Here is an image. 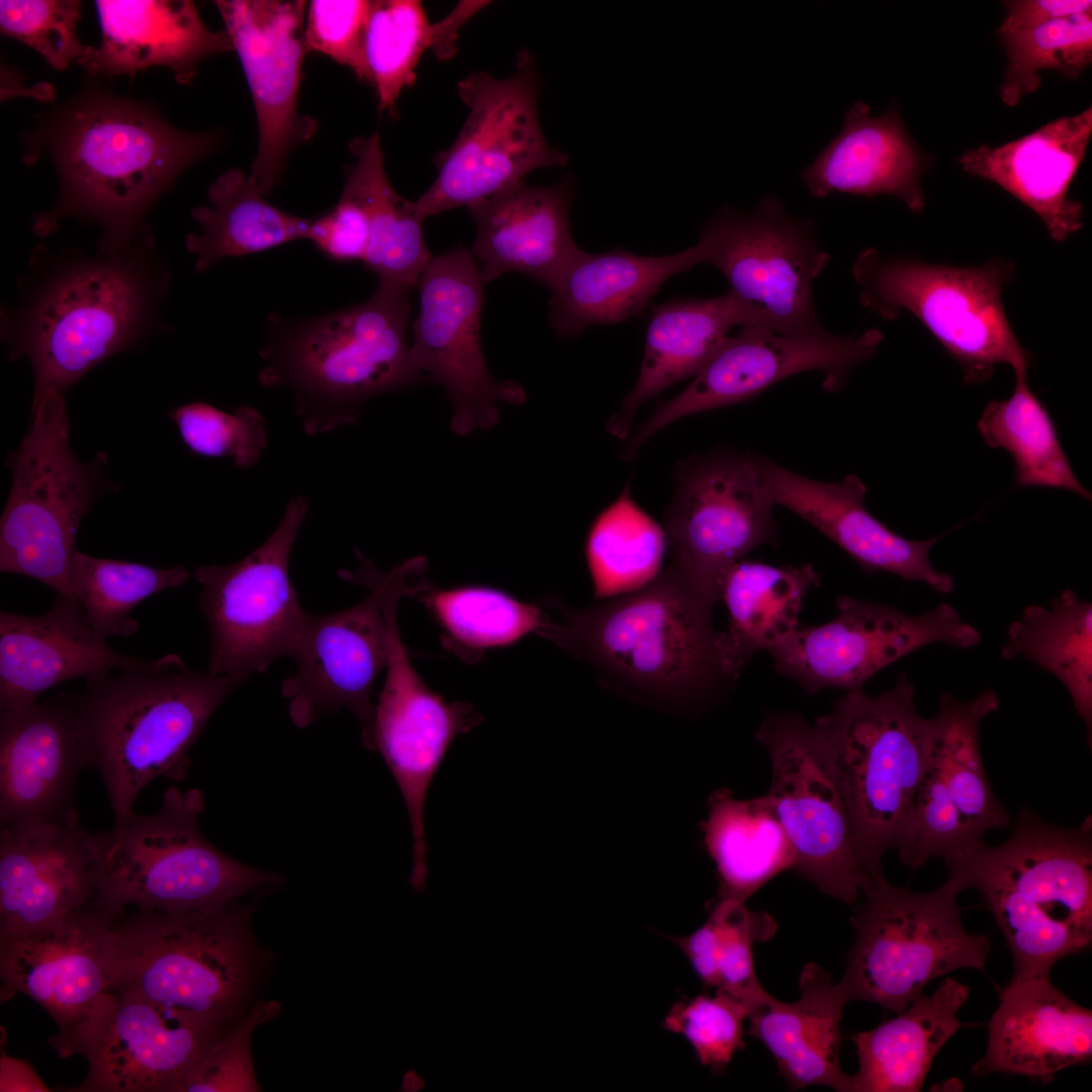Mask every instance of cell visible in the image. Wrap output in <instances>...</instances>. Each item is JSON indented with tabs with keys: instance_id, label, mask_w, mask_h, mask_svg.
<instances>
[{
	"instance_id": "1",
	"label": "cell",
	"mask_w": 1092,
	"mask_h": 1092,
	"mask_svg": "<svg viewBox=\"0 0 1092 1092\" xmlns=\"http://www.w3.org/2000/svg\"><path fill=\"white\" fill-rule=\"evenodd\" d=\"M215 144L213 134L173 127L147 103L87 88L26 135L23 161L46 152L60 181L58 203L34 231L46 236L78 215L101 225L104 249L127 247L152 204Z\"/></svg>"
},
{
	"instance_id": "2",
	"label": "cell",
	"mask_w": 1092,
	"mask_h": 1092,
	"mask_svg": "<svg viewBox=\"0 0 1092 1092\" xmlns=\"http://www.w3.org/2000/svg\"><path fill=\"white\" fill-rule=\"evenodd\" d=\"M948 877L976 890L1005 938L1013 980L1050 977L1092 945V820L1077 827L1018 812L1000 845L983 840L944 858Z\"/></svg>"
},
{
	"instance_id": "3",
	"label": "cell",
	"mask_w": 1092,
	"mask_h": 1092,
	"mask_svg": "<svg viewBox=\"0 0 1092 1092\" xmlns=\"http://www.w3.org/2000/svg\"><path fill=\"white\" fill-rule=\"evenodd\" d=\"M241 684L182 662L91 676L79 694L67 697L90 765L102 779L114 825L134 813L140 793L153 780L186 779L192 747Z\"/></svg>"
},
{
	"instance_id": "4",
	"label": "cell",
	"mask_w": 1092,
	"mask_h": 1092,
	"mask_svg": "<svg viewBox=\"0 0 1092 1092\" xmlns=\"http://www.w3.org/2000/svg\"><path fill=\"white\" fill-rule=\"evenodd\" d=\"M408 292L378 283L364 302L284 326L261 352L260 383L291 390L305 433L352 425L371 397L427 379L406 338Z\"/></svg>"
},
{
	"instance_id": "5",
	"label": "cell",
	"mask_w": 1092,
	"mask_h": 1092,
	"mask_svg": "<svg viewBox=\"0 0 1092 1092\" xmlns=\"http://www.w3.org/2000/svg\"><path fill=\"white\" fill-rule=\"evenodd\" d=\"M255 901L113 918L112 988L229 1029L247 1014L265 952L251 928Z\"/></svg>"
},
{
	"instance_id": "6",
	"label": "cell",
	"mask_w": 1092,
	"mask_h": 1092,
	"mask_svg": "<svg viewBox=\"0 0 1092 1092\" xmlns=\"http://www.w3.org/2000/svg\"><path fill=\"white\" fill-rule=\"evenodd\" d=\"M561 614L541 637L590 662L633 691L661 698L696 695L724 678L711 610L671 565L643 587L600 607L543 600Z\"/></svg>"
},
{
	"instance_id": "7",
	"label": "cell",
	"mask_w": 1092,
	"mask_h": 1092,
	"mask_svg": "<svg viewBox=\"0 0 1092 1092\" xmlns=\"http://www.w3.org/2000/svg\"><path fill=\"white\" fill-rule=\"evenodd\" d=\"M129 246L63 264L4 321L12 360L26 357L35 401L64 394L90 369L142 336L159 290Z\"/></svg>"
},
{
	"instance_id": "8",
	"label": "cell",
	"mask_w": 1092,
	"mask_h": 1092,
	"mask_svg": "<svg viewBox=\"0 0 1092 1092\" xmlns=\"http://www.w3.org/2000/svg\"><path fill=\"white\" fill-rule=\"evenodd\" d=\"M204 808L199 789L172 787L156 812L133 813L110 830L90 832L92 906L110 918L135 909L184 912L284 883L281 875L247 866L214 846L199 827Z\"/></svg>"
},
{
	"instance_id": "9",
	"label": "cell",
	"mask_w": 1092,
	"mask_h": 1092,
	"mask_svg": "<svg viewBox=\"0 0 1092 1092\" xmlns=\"http://www.w3.org/2000/svg\"><path fill=\"white\" fill-rule=\"evenodd\" d=\"M844 796L859 862L871 878L895 848L924 767L930 719L904 673L879 696L847 692L814 723Z\"/></svg>"
},
{
	"instance_id": "10",
	"label": "cell",
	"mask_w": 1092,
	"mask_h": 1092,
	"mask_svg": "<svg viewBox=\"0 0 1092 1092\" xmlns=\"http://www.w3.org/2000/svg\"><path fill=\"white\" fill-rule=\"evenodd\" d=\"M861 305L887 321L916 316L959 363L967 383L988 381L999 364L1027 373L1032 355L1018 341L1002 293L1015 265L993 258L976 267L931 264L913 257L859 252L852 265Z\"/></svg>"
},
{
	"instance_id": "11",
	"label": "cell",
	"mask_w": 1092,
	"mask_h": 1092,
	"mask_svg": "<svg viewBox=\"0 0 1092 1092\" xmlns=\"http://www.w3.org/2000/svg\"><path fill=\"white\" fill-rule=\"evenodd\" d=\"M964 890L952 877L915 892L878 876L849 919L855 938L838 982L848 1002L898 1013L936 978L965 968L983 972L991 941L965 928L958 903Z\"/></svg>"
},
{
	"instance_id": "12",
	"label": "cell",
	"mask_w": 1092,
	"mask_h": 1092,
	"mask_svg": "<svg viewBox=\"0 0 1092 1092\" xmlns=\"http://www.w3.org/2000/svg\"><path fill=\"white\" fill-rule=\"evenodd\" d=\"M69 436L64 394L32 401L27 433L6 461L12 484L0 522V571L33 578L78 604L73 589L77 531L107 482L102 456L81 462Z\"/></svg>"
},
{
	"instance_id": "13",
	"label": "cell",
	"mask_w": 1092,
	"mask_h": 1092,
	"mask_svg": "<svg viewBox=\"0 0 1092 1092\" xmlns=\"http://www.w3.org/2000/svg\"><path fill=\"white\" fill-rule=\"evenodd\" d=\"M457 87L470 112L453 145L438 155L435 182L415 202L423 220L468 208L522 182L533 170L563 167L568 161L541 129L538 76L528 52L519 54L510 77L474 72Z\"/></svg>"
},
{
	"instance_id": "14",
	"label": "cell",
	"mask_w": 1092,
	"mask_h": 1092,
	"mask_svg": "<svg viewBox=\"0 0 1092 1092\" xmlns=\"http://www.w3.org/2000/svg\"><path fill=\"white\" fill-rule=\"evenodd\" d=\"M308 507L306 496H294L275 531L248 556L194 569L210 633L206 672L244 682L292 655L307 613L291 584L289 559Z\"/></svg>"
},
{
	"instance_id": "15",
	"label": "cell",
	"mask_w": 1092,
	"mask_h": 1092,
	"mask_svg": "<svg viewBox=\"0 0 1092 1092\" xmlns=\"http://www.w3.org/2000/svg\"><path fill=\"white\" fill-rule=\"evenodd\" d=\"M697 247L702 264L716 267L766 329L790 336L828 332L813 286L831 257L813 220L792 216L777 196L763 197L750 212L724 207L705 224Z\"/></svg>"
},
{
	"instance_id": "16",
	"label": "cell",
	"mask_w": 1092,
	"mask_h": 1092,
	"mask_svg": "<svg viewBox=\"0 0 1092 1092\" xmlns=\"http://www.w3.org/2000/svg\"><path fill=\"white\" fill-rule=\"evenodd\" d=\"M755 738L769 756L765 795L793 845V870L824 894L855 903L878 876L859 862L848 808L816 727L798 714H770Z\"/></svg>"
},
{
	"instance_id": "17",
	"label": "cell",
	"mask_w": 1092,
	"mask_h": 1092,
	"mask_svg": "<svg viewBox=\"0 0 1092 1092\" xmlns=\"http://www.w3.org/2000/svg\"><path fill=\"white\" fill-rule=\"evenodd\" d=\"M999 707L992 690L968 702L940 696L924 767L895 845L906 866L917 869L932 857L944 858L982 841L991 829L1010 826V815L988 781L979 742L983 720Z\"/></svg>"
},
{
	"instance_id": "18",
	"label": "cell",
	"mask_w": 1092,
	"mask_h": 1092,
	"mask_svg": "<svg viewBox=\"0 0 1092 1092\" xmlns=\"http://www.w3.org/2000/svg\"><path fill=\"white\" fill-rule=\"evenodd\" d=\"M484 285L472 251L458 245L433 257L416 286L412 361L445 388L453 406L450 428L458 436L493 428L499 402L525 400L521 386L496 381L486 366L480 341Z\"/></svg>"
},
{
	"instance_id": "19",
	"label": "cell",
	"mask_w": 1092,
	"mask_h": 1092,
	"mask_svg": "<svg viewBox=\"0 0 1092 1092\" xmlns=\"http://www.w3.org/2000/svg\"><path fill=\"white\" fill-rule=\"evenodd\" d=\"M229 1029L112 988L69 1037L51 1045L61 1058L78 1054L88 1063L84 1081L66 1091L182 1092Z\"/></svg>"
},
{
	"instance_id": "20",
	"label": "cell",
	"mask_w": 1092,
	"mask_h": 1092,
	"mask_svg": "<svg viewBox=\"0 0 1092 1092\" xmlns=\"http://www.w3.org/2000/svg\"><path fill=\"white\" fill-rule=\"evenodd\" d=\"M761 456L718 453L680 472L665 519L672 566L710 607L728 570L751 550L778 540Z\"/></svg>"
},
{
	"instance_id": "21",
	"label": "cell",
	"mask_w": 1092,
	"mask_h": 1092,
	"mask_svg": "<svg viewBox=\"0 0 1092 1092\" xmlns=\"http://www.w3.org/2000/svg\"><path fill=\"white\" fill-rule=\"evenodd\" d=\"M836 607L833 620L798 627L768 651L778 672L809 695L829 688L861 690L884 667L930 644L971 648L981 641L979 630L944 603L921 615L847 596Z\"/></svg>"
},
{
	"instance_id": "22",
	"label": "cell",
	"mask_w": 1092,
	"mask_h": 1092,
	"mask_svg": "<svg viewBox=\"0 0 1092 1092\" xmlns=\"http://www.w3.org/2000/svg\"><path fill=\"white\" fill-rule=\"evenodd\" d=\"M884 339L877 329L859 336H790L761 327H742L727 337L690 385L660 404L621 450L625 461L655 433L684 417L749 400L777 382L821 371L823 388H842L853 369L871 359Z\"/></svg>"
},
{
	"instance_id": "23",
	"label": "cell",
	"mask_w": 1092,
	"mask_h": 1092,
	"mask_svg": "<svg viewBox=\"0 0 1092 1092\" xmlns=\"http://www.w3.org/2000/svg\"><path fill=\"white\" fill-rule=\"evenodd\" d=\"M387 627L386 676L362 740L381 755L402 796L413 837L408 884L422 893L429 877L424 811L430 786L454 739L482 718L472 705L448 702L425 682L400 639L396 614L388 615Z\"/></svg>"
},
{
	"instance_id": "24",
	"label": "cell",
	"mask_w": 1092,
	"mask_h": 1092,
	"mask_svg": "<svg viewBox=\"0 0 1092 1092\" xmlns=\"http://www.w3.org/2000/svg\"><path fill=\"white\" fill-rule=\"evenodd\" d=\"M253 97L258 149L249 174L265 196L291 151L310 141L316 122L297 111L307 4L303 0H217Z\"/></svg>"
},
{
	"instance_id": "25",
	"label": "cell",
	"mask_w": 1092,
	"mask_h": 1092,
	"mask_svg": "<svg viewBox=\"0 0 1092 1092\" xmlns=\"http://www.w3.org/2000/svg\"><path fill=\"white\" fill-rule=\"evenodd\" d=\"M113 919L92 905L41 926L0 933L1 1002L16 993L39 1004L69 1037L115 980Z\"/></svg>"
},
{
	"instance_id": "26",
	"label": "cell",
	"mask_w": 1092,
	"mask_h": 1092,
	"mask_svg": "<svg viewBox=\"0 0 1092 1092\" xmlns=\"http://www.w3.org/2000/svg\"><path fill=\"white\" fill-rule=\"evenodd\" d=\"M387 656V619L376 593L338 613H307L291 655L295 673L281 688L292 723L307 727L343 709L369 723L371 691Z\"/></svg>"
},
{
	"instance_id": "27",
	"label": "cell",
	"mask_w": 1092,
	"mask_h": 1092,
	"mask_svg": "<svg viewBox=\"0 0 1092 1092\" xmlns=\"http://www.w3.org/2000/svg\"><path fill=\"white\" fill-rule=\"evenodd\" d=\"M182 662L177 654L149 660L113 650L89 626L81 607L59 594L39 616L0 613L1 711L30 706L42 692L76 677Z\"/></svg>"
},
{
	"instance_id": "28",
	"label": "cell",
	"mask_w": 1092,
	"mask_h": 1092,
	"mask_svg": "<svg viewBox=\"0 0 1092 1092\" xmlns=\"http://www.w3.org/2000/svg\"><path fill=\"white\" fill-rule=\"evenodd\" d=\"M90 831L76 809L0 832V933L48 924L93 904Z\"/></svg>"
},
{
	"instance_id": "29",
	"label": "cell",
	"mask_w": 1092,
	"mask_h": 1092,
	"mask_svg": "<svg viewBox=\"0 0 1092 1092\" xmlns=\"http://www.w3.org/2000/svg\"><path fill=\"white\" fill-rule=\"evenodd\" d=\"M90 766L67 697L1 711V828L53 821L75 809L78 775Z\"/></svg>"
},
{
	"instance_id": "30",
	"label": "cell",
	"mask_w": 1092,
	"mask_h": 1092,
	"mask_svg": "<svg viewBox=\"0 0 1092 1092\" xmlns=\"http://www.w3.org/2000/svg\"><path fill=\"white\" fill-rule=\"evenodd\" d=\"M761 475L767 497L809 522L843 549L867 573L886 571L921 581L935 592L953 590V579L937 571L929 552L942 535L911 540L891 531L863 506L867 487L850 474L835 482L814 480L761 456Z\"/></svg>"
},
{
	"instance_id": "31",
	"label": "cell",
	"mask_w": 1092,
	"mask_h": 1092,
	"mask_svg": "<svg viewBox=\"0 0 1092 1092\" xmlns=\"http://www.w3.org/2000/svg\"><path fill=\"white\" fill-rule=\"evenodd\" d=\"M1092 1058V1012L1050 977L1011 979L988 1022L984 1056L972 1072L1021 1075L1052 1082L1062 1070Z\"/></svg>"
},
{
	"instance_id": "32",
	"label": "cell",
	"mask_w": 1092,
	"mask_h": 1092,
	"mask_svg": "<svg viewBox=\"0 0 1092 1092\" xmlns=\"http://www.w3.org/2000/svg\"><path fill=\"white\" fill-rule=\"evenodd\" d=\"M574 180L548 186L515 184L467 208L476 235L472 254L485 283L521 273L552 287L580 251L570 233Z\"/></svg>"
},
{
	"instance_id": "33",
	"label": "cell",
	"mask_w": 1092,
	"mask_h": 1092,
	"mask_svg": "<svg viewBox=\"0 0 1092 1092\" xmlns=\"http://www.w3.org/2000/svg\"><path fill=\"white\" fill-rule=\"evenodd\" d=\"M1092 132V108L1055 119L999 147L981 145L959 159L963 170L1012 194L1063 242L1082 225L1083 205L1068 198Z\"/></svg>"
},
{
	"instance_id": "34",
	"label": "cell",
	"mask_w": 1092,
	"mask_h": 1092,
	"mask_svg": "<svg viewBox=\"0 0 1092 1092\" xmlns=\"http://www.w3.org/2000/svg\"><path fill=\"white\" fill-rule=\"evenodd\" d=\"M102 41L77 61L92 75H133L152 66L190 84L197 64L234 51L226 30L212 31L188 0H97Z\"/></svg>"
},
{
	"instance_id": "35",
	"label": "cell",
	"mask_w": 1092,
	"mask_h": 1092,
	"mask_svg": "<svg viewBox=\"0 0 1092 1092\" xmlns=\"http://www.w3.org/2000/svg\"><path fill=\"white\" fill-rule=\"evenodd\" d=\"M928 161L906 130L895 103L874 116L870 106L858 101L845 113L841 130L803 170L801 178L817 198L832 193L886 194L919 213L925 206L921 176Z\"/></svg>"
},
{
	"instance_id": "36",
	"label": "cell",
	"mask_w": 1092,
	"mask_h": 1092,
	"mask_svg": "<svg viewBox=\"0 0 1092 1092\" xmlns=\"http://www.w3.org/2000/svg\"><path fill=\"white\" fill-rule=\"evenodd\" d=\"M800 997L781 1001L765 992L748 1006L747 1034L760 1040L793 1090L821 1085L851 1092V1077L839 1064L840 1021L847 997L837 982L814 963L799 978Z\"/></svg>"
},
{
	"instance_id": "37",
	"label": "cell",
	"mask_w": 1092,
	"mask_h": 1092,
	"mask_svg": "<svg viewBox=\"0 0 1092 1092\" xmlns=\"http://www.w3.org/2000/svg\"><path fill=\"white\" fill-rule=\"evenodd\" d=\"M735 326L765 328L758 312L730 290L716 297L674 299L655 305L639 376L609 419L608 432L626 440L643 402L678 381L695 377Z\"/></svg>"
},
{
	"instance_id": "38",
	"label": "cell",
	"mask_w": 1092,
	"mask_h": 1092,
	"mask_svg": "<svg viewBox=\"0 0 1092 1092\" xmlns=\"http://www.w3.org/2000/svg\"><path fill=\"white\" fill-rule=\"evenodd\" d=\"M699 264L697 245L666 256L636 255L621 248L599 254L580 250L550 288V327L568 339L592 326L626 321L640 313L670 277Z\"/></svg>"
},
{
	"instance_id": "39",
	"label": "cell",
	"mask_w": 1092,
	"mask_h": 1092,
	"mask_svg": "<svg viewBox=\"0 0 1092 1092\" xmlns=\"http://www.w3.org/2000/svg\"><path fill=\"white\" fill-rule=\"evenodd\" d=\"M970 987L945 978L929 996L923 993L891 1019L854 1032L858 1070L851 1092H917L943 1045L964 1024L958 1013Z\"/></svg>"
},
{
	"instance_id": "40",
	"label": "cell",
	"mask_w": 1092,
	"mask_h": 1092,
	"mask_svg": "<svg viewBox=\"0 0 1092 1092\" xmlns=\"http://www.w3.org/2000/svg\"><path fill=\"white\" fill-rule=\"evenodd\" d=\"M818 583L811 564L774 566L742 559L728 570L720 599L729 625L716 638L724 678H736L754 654L768 652L798 628L804 598Z\"/></svg>"
},
{
	"instance_id": "41",
	"label": "cell",
	"mask_w": 1092,
	"mask_h": 1092,
	"mask_svg": "<svg viewBox=\"0 0 1092 1092\" xmlns=\"http://www.w3.org/2000/svg\"><path fill=\"white\" fill-rule=\"evenodd\" d=\"M704 840L718 872L719 898L745 902L795 866L793 845L766 795L739 800L726 789L714 792Z\"/></svg>"
},
{
	"instance_id": "42",
	"label": "cell",
	"mask_w": 1092,
	"mask_h": 1092,
	"mask_svg": "<svg viewBox=\"0 0 1092 1092\" xmlns=\"http://www.w3.org/2000/svg\"><path fill=\"white\" fill-rule=\"evenodd\" d=\"M355 157L344 185L363 206L370 238L363 263L381 284L407 290L417 286L433 257L427 247L415 202L392 188L384 167L378 133L350 143Z\"/></svg>"
},
{
	"instance_id": "43",
	"label": "cell",
	"mask_w": 1092,
	"mask_h": 1092,
	"mask_svg": "<svg viewBox=\"0 0 1092 1092\" xmlns=\"http://www.w3.org/2000/svg\"><path fill=\"white\" fill-rule=\"evenodd\" d=\"M209 206L192 210L201 228L190 234L186 247L202 272L222 258L242 257L306 240L311 217L285 212L270 204L240 169L218 176L209 186Z\"/></svg>"
},
{
	"instance_id": "44",
	"label": "cell",
	"mask_w": 1092,
	"mask_h": 1092,
	"mask_svg": "<svg viewBox=\"0 0 1092 1092\" xmlns=\"http://www.w3.org/2000/svg\"><path fill=\"white\" fill-rule=\"evenodd\" d=\"M486 4L462 1L445 19L432 24L420 1H371L364 53L379 110H393L401 91L414 84L426 50L432 48L439 59L451 58L458 29Z\"/></svg>"
},
{
	"instance_id": "45",
	"label": "cell",
	"mask_w": 1092,
	"mask_h": 1092,
	"mask_svg": "<svg viewBox=\"0 0 1092 1092\" xmlns=\"http://www.w3.org/2000/svg\"><path fill=\"white\" fill-rule=\"evenodd\" d=\"M1004 659L1023 657L1053 673L1092 728V606L1066 589L1049 608L1027 606L1013 621L1001 649Z\"/></svg>"
},
{
	"instance_id": "46",
	"label": "cell",
	"mask_w": 1092,
	"mask_h": 1092,
	"mask_svg": "<svg viewBox=\"0 0 1092 1092\" xmlns=\"http://www.w3.org/2000/svg\"><path fill=\"white\" fill-rule=\"evenodd\" d=\"M985 444L1012 457L1017 487L1071 490L1090 502V491L1077 478L1061 445L1055 423L1027 384V373H1015L1012 394L990 401L977 424Z\"/></svg>"
},
{
	"instance_id": "47",
	"label": "cell",
	"mask_w": 1092,
	"mask_h": 1092,
	"mask_svg": "<svg viewBox=\"0 0 1092 1092\" xmlns=\"http://www.w3.org/2000/svg\"><path fill=\"white\" fill-rule=\"evenodd\" d=\"M420 599L442 631L444 648L468 663L530 633L541 636L549 620L540 606L484 585L443 589L431 585Z\"/></svg>"
},
{
	"instance_id": "48",
	"label": "cell",
	"mask_w": 1092,
	"mask_h": 1092,
	"mask_svg": "<svg viewBox=\"0 0 1092 1092\" xmlns=\"http://www.w3.org/2000/svg\"><path fill=\"white\" fill-rule=\"evenodd\" d=\"M661 527L630 496L629 484L595 521L586 558L596 598L635 592L659 573L666 544Z\"/></svg>"
},
{
	"instance_id": "49",
	"label": "cell",
	"mask_w": 1092,
	"mask_h": 1092,
	"mask_svg": "<svg viewBox=\"0 0 1092 1092\" xmlns=\"http://www.w3.org/2000/svg\"><path fill=\"white\" fill-rule=\"evenodd\" d=\"M190 577V571L182 565L156 568L77 551L73 589L87 623L106 640L136 633L138 622L130 616L131 611L152 595L183 584Z\"/></svg>"
},
{
	"instance_id": "50",
	"label": "cell",
	"mask_w": 1092,
	"mask_h": 1092,
	"mask_svg": "<svg viewBox=\"0 0 1092 1092\" xmlns=\"http://www.w3.org/2000/svg\"><path fill=\"white\" fill-rule=\"evenodd\" d=\"M998 35L1008 59L1000 95L1009 106L1037 90L1040 71L1052 69L1075 79L1092 62V12Z\"/></svg>"
},
{
	"instance_id": "51",
	"label": "cell",
	"mask_w": 1092,
	"mask_h": 1092,
	"mask_svg": "<svg viewBox=\"0 0 1092 1092\" xmlns=\"http://www.w3.org/2000/svg\"><path fill=\"white\" fill-rule=\"evenodd\" d=\"M719 977L717 990L724 991L747 1008L766 991L754 968L753 944L770 939L778 930L771 915L753 911L745 902L719 898L706 921Z\"/></svg>"
},
{
	"instance_id": "52",
	"label": "cell",
	"mask_w": 1092,
	"mask_h": 1092,
	"mask_svg": "<svg viewBox=\"0 0 1092 1092\" xmlns=\"http://www.w3.org/2000/svg\"><path fill=\"white\" fill-rule=\"evenodd\" d=\"M183 443L205 457H230L239 469L253 467L268 445L266 421L250 405L226 413L204 402L171 411Z\"/></svg>"
},
{
	"instance_id": "53",
	"label": "cell",
	"mask_w": 1092,
	"mask_h": 1092,
	"mask_svg": "<svg viewBox=\"0 0 1092 1092\" xmlns=\"http://www.w3.org/2000/svg\"><path fill=\"white\" fill-rule=\"evenodd\" d=\"M747 1015L743 1003L716 990L714 996L700 994L674 1003L663 1020V1027L682 1034L700 1064L721 1074L734 1054L745 1046L743 1021Z\"/></svg>"
},
{
	"instance_id": "54",
	"label": "cell",
	"mask_w": 1092,
	"mask_h": 1092,
	"mask_svg": "<svg viewBox=\"0 0 1092 1092\" xmlns=\"http://www.w3.org/2000/svg\"><path fill=\"white\" fill-rule=\"evenodd\" d=\"M81 2L76 0H1L0 28L39 53L56 70L67 69L86 52L77 35Z\"/></svg>"
},
{
	"instance_id": "55",
	"label": "cell",
	"mask_w": 1092,
	"mask_h": 1092,
	"mask_svg": "<svg viewBox=\"0 0 1092 1092\" xmlns=\"http://www.w3.org/2000/svg\"><path fill=\"white\" fill-rule=\"evenodd\" d=\"M275 1001H258L226 1030L187 1079L182 1091H259L251 1057V1037L279 1012Z\"/></svg>"
},
{
	"instance_id": "56",
	"label": "cell",
	"mask_w": 1092,
	"mask_h": 1092,
	"mask_svg": "<svg viewBox=\"0 0 1092 1092\" xmlns=\"http://www.w3.org/2000/svg\"><path fill=\"white\" fill-rule=\"evenodd\" d=\"M370 5L367 0L310 1L304 24L306 51L326 55L369 82L364 40Z\"/></svg>"
},
{
	"instance_id": "57",
	"label": "cell",
	"mask_w": 1092,
	"mask_h": 1092,
	"mask_svg": "<svg viewBox=\"0 0 1092 1092\" xmlns=\"http://www.w3.org/2000/svg\"><path fill=\"white\" fill-rule=\"evenodd\" d=\"M369 238V221L363 206L343 190L332 209L311 217L306 240L335 261L363 262Z\"/></svg>"
},
{
	"instance_id": "58",
	"label": "cell",
	"mask_w": 1092,
	"mask_h": 1092,
	"mask_svg": "<svg viewBox=\"0 0 1092 1092\" xmlns=\"http://www.w3.org/2000/svg\"><path fill=\"white\" fill-rule=\"evenodd\" d=\"M1007 14L998 32L1031 28L1055 19L1092 12L1090 0L1004 1Z\"/></svg>"
},
{
	"instance_id": "59",
	"label": "cell",
	"mask_w": 1092,
	"mask_h": 1092,
	"mask_svg": "<svg viewBox=\"0 0 1092 1092\" xmlns=\"http://www.w3.org/2000/svg\"><path fill=\"white\" fill-rule=\"evenodd\" d=\"M0 1091H49V1089L34 1073L29 1063L2 1055Z\"/></svg>"
},
{
	"instance_id": "60",
	"label": "cell",
	"mask_w": 1092,
	"mask_h": 1092,
	"mask_svg": "<svg viewBox=\"0 0 1092 1092\" xmlns=\"http://www.w3.org/2000/svg\"><path fill=\"white\" fill-rule=\"evenodd\" d=\"M427 1087L426 1078L415 1069L405 1070L400 1078L399 1089L402 1092H422Z\"/></svg>"
}]
</instances>
